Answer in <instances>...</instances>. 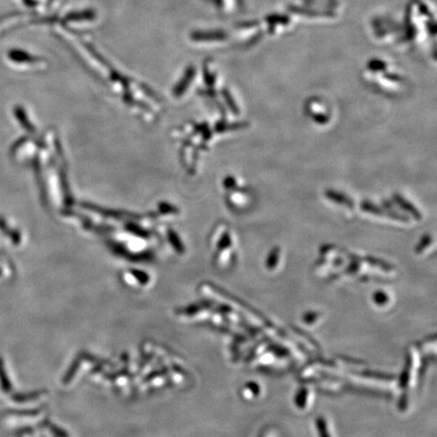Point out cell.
<instances>
[{
  "label": "cell",
  "instance_id": "cell-1",
  "mask_svg": "<svg viewBox=\"0 0 437 437\" xmlns=\"http://www.w3.org/2000/svg\"><path fill=\"white\" fill-rule=\"evenodd\" d=\"M362 210L367 211V213L373 214V215L376 216H387V217H390L393 220H400V221H406V218L402 217V216L398 215V214L390 213V211H387V213H383L382 209L378 208V207L375 206V204H369V203H364L362 204Z\"/></svg>",
  "mask_w": 437,
  "mask_h": 437
},
{
  "label": "cell",
  "instance_id": "cell-2",
  "mask_svg": "<svg viewBox=\"0 0 437 437\" xmlns=\"http://www.w3.org/2000/svg\"><path fill=\"white\" fill-rule=\"evenodd\" d=\"M326 197L330 201L336 202V204L341 206L347 207V208H353V203L350 197H346L341 192H336V190H327Z\"/></svg>",
  "mask_w": 437,
  "mask_h": 437
},
{
  "label": "cell",
  "instance_id": "cell-3",
  "mask_svg": "<svg viewBox=\"0 0 437 437\" xmlns=\"http://www.w3.org/2000/svg\"><path fill=\"white\" fill-rule=\"evenodd\" d=\"M395 199H396L397 203L399 204V206L401 207L403 210H405L407 213L412 215L416 220H420V218H422V215L419 213V211H418L417 209L413 206V204H411L410 202H408L406 199H404L402 195H395Z\"/></svg>",
  "mask_w": 437,
  "mask_h": 437
},
{
  "label": "cell",
  "instance_id": "cell-4",
  "mask_svg": "<svg viewBox=\"0 0 437 437\" xmlns=\"http://www.w3.org/2000/svg\"><path fill=\"white\" fill-rule=\"evenodd\" d=\"M430 242H431V237L429 235H426V236L423 237L416 250H417V252H421L422 250H424L429 245Z\"/></svg>",
  "mask_w": 437,
  "mask_h": 437
},
{
  "label": "cell",
  "instance_id": "cell-5",
  "mask_svg": "<svg viewBox=\"0 0 437 437\" xmlns=\"http://www.w3.org/2000/svg\"><path fill=\"white\" fill-rule=\"evenodd\" d=\"M278 255H280V250H278V248H274V250L271 251V255H269V266H273L274 264L278 262Z\"/></svg>",
  "mask_w": 437,
  "mask_h": 437
}]
</instances>
